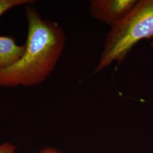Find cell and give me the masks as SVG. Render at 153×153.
<instances>
[{"label":"cell","mask_w":153,"mask_h":153,"mask_svg":"<svg viewBox=\"0 0 153 153\" xmlns=\"http://www.w3.org/2000/svg\"><path fill=\"white\" fill-rule=\"evenodd\" d=\"M28 23L26 49L20 59L0 71V87L41 85L55 69L66 44L65 35L56 22L44 19L31 5L25 6Z\"/></svg>","instance_id":"cell-1"},{"label":"cell","mask_w":153,"mask_h":153,"mask_svg":"<svg viewBox=\"0 0 153 153\" xmlns=\"http://www.w3.org/2000/svg\"><path fill=\"white\" fill-rule=\"evenodd\" d=\"M153 38V0L138 1L131 13L111 27L95 72L123 62L132 48L145 39Z\"/></svg>","instance_id":"cell-2"},{"label":"cell","mask_w":153,"mask_h":153,"mask_svg":"<svg viewBox=\"0 0 153 153\" xmlns=\"http://www.w3.org/2000/svg\"><path fill=\"white\" fill-rule=\"evenodd\" d=\"M136 0H92L89 11L93 18L110 27L120 22L136 5Z\"/></svg>","instance_id":"cell-3"},{"label":"cell","mask_w":153,"mask_h":153,"mask_svg":"<svg viewBox=\"0 0 153 153\" xmlns=\"http://www.w3.org/2000/svg\"><path fill=\"white\" fill-rule=\"evenodd\" d=\"M25 49V44L18 45L13 37L0 36V71L19 60L24 53Z\"/></svg>","instance_id":"cell-4"},{"label":"cell","mask_w":153,"mask_h":153,"mask_svg":"<svg viewBox=\"0 0 153 153\" xmlns=\"http://www.w3.org/2000/svg\"><path fill=\"white\" fill-rule=\"evenodd\" d=\"M35 3L33 0H0V17L12 8L18 6L32 5Z\"/></svg>","instance_id":"cell-5"},{"label":"cell","mask_w":153,"mask_h":153,"mask_svg":"<svg viewBox=\"0 0 153 153\" xmlns=\"http://www.w3.org/2000/svg\"><path fill=\"white\" fill-rule=\"evenodd\" d=\"M15 150V146L9 143L0 145V153H14Z\"/></svg>","instance_id":"cell-6"},{"label":"cell","mask_w":153,"mask_h":153,"mask_svg":"<svg viewBox=\"0 0 153 153\" xmlns=\"http://www.w3.org/2000/svg\"><path fill=\"white\" fill-rule=\"evenodd\" d=\"M40 153H60L57 151H56L54 149H51V148H48L47 149L45 150H44L43 151L41 152Z\"/></svg>","instance_id":"cell-7"},{"label":"cell","mask_w":153,"mask_h":153,"mask_svg":"<svg viewBox=\"0 0 153 153\" xmlns=\"http://www.w3.org/2000/svg\"><path fill=\"white\" fill-rule=\"evenodd\" d=\"M152 45H153V42L152 43Z\"/></svg>","instance_id":"cell-8"},{"label":"cell","mask_w":153,"mask_h":153,"mask_svg":"<svg viewBox=\"0 0 153 153\" xmlns=\"http://www.w3.org/2000/svg\"></svg>","instance_id":"cell-9"}]
</instances>
